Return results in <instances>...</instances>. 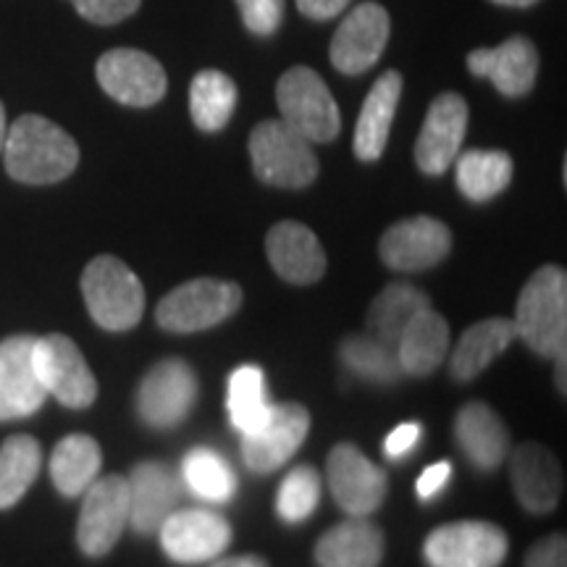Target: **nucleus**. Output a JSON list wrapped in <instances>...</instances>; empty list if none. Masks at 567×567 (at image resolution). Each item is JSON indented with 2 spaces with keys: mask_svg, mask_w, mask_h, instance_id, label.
<instances>
[{
  "mask_svg": "<svg viewBox=\"0 0 567 567\" xmlns=\"http://www.w3.org/2000/svg\"><path fill=\"white\" fill-rule=\"evenodd\" d=\"M6 172L24 184H55L74 174L80 163V147L74 137L45 116L17 118L6 132L3 151Z\"/></svg>",
  "mask_w": 567,
  "mask_h": 567,
  "instance_id": "obj_1",
  "label": "nucleus"
},
{
  "mask_svg": "<svg viewBox=\"0 0 567 567\" xmlns=\"http://www.w3.org/2000/svg\"><path fill=\"white\" fill-rule=\"evenodd\" d=\"M515 334L542 358L567 352V276L559 266H544L523 287L515 310Z\"/></svg>",
  "mask_w": 567,
  "mask_h": 567,
  "instance_id": "obj_2",
  "label": "nucleus"
},
{
  "mask_svg": "<svg viewBox=\"0 0 567 567\" xmlns=\"http://www.w3.org/2000/svg\"><path fill=\"white\" fill-rule=\"evenodd\" d=\"M82 295L92 321L105 331H130L145 313V289L137 274L113 255H97L82 274Z\"/></svg>",
  "mask_w": 567,
  "mask_h": 567,
  "instance_id": "obj_3",
  "label": "nucleus"
},
{
  "mask_svg": "<svg viewBox=\"0 0 567 567\" xmlns=\"http://www.w3.org/2000/svg\"><path fill=\"white\" fill-rule=\"evenodd\" d=\"M276 103H279L281 122L295 130L300 137L313 142L337 140L342 130V113L321 74L308 66L284 71L276 84Z\"/></svg>",
  "mask_w": 567,
  "mask_h": 567,
  "instance_id": "obj_4",
  "label": "nucleus"
},
{
  "mask_svg": "<svg viewBox=\"0 0 567 567\" xmlns=\"http://www.w3.org/2000/svg\"><path fill=\"white\" fill-rule=\"evenodd\" d=\"M243 305V287L226 279H203L184 281L174 292L163 297L155 321L161 329L174 334H195V331L213 329L231 318Z\"/></svg>",
  "mask_w": 567,
  "mask_h": 567,
  "instance_id": "obj_5",
  "label": "nucleus"
},
{
  "mask_svg": "<svg viewBox=\"0 0 567 567\" xmlns=\"http://www.w3.org/2000/svg\"><path fill=\"white\" fill-rule=\"evenodd\" d=\"M255 176L281 189L310 187L318 176V158L310 142L284 122H260L250 134Z\"/></svg>",
  "mask_w": 567,
  "mask_h": 567,
  "instance_id": "obj_6",
  "label": "nucleus"
},
{
  "mask_svg": "<svg viewBox=\"0 0 567 567\" xmlns=\"http://www.w3.org/2000/svg\"><path fill=\"white\" fill-rule=\"evenodd\" d=\"M507 549V534L494 523L457 520L425 536L423 557L431 567H499Z\"/></svg>",
  "mask_w": 567,
  "mask_h": 567,
  "instance_id": "obj_7",
  "label": "nucleus"
},
{
  "mask_svg": "<svg viewBox=\"0 0 567 567\" xmlns=\"http://www.w3.org/2000/svg\"><path fill=\"white\" fill-rule=\"evenodd\" d=\"M34 371L48 394H53L61 405L82 410L90 408L97 396L95 373L80 347L63 334L34 339Z\"/></svg>",
  "mask_w": 567,
  "mask_h": 567,
  "instance_id": "obj_8",
  "label": "nucleus"
},
{
  "mask_svg": "<svg viewBox=\"0 0 567 567\" xmlns=\"http://www.w3.org/2000/svg\"><path fill=\"white\" fill-rule=\"evenodd\" d=\"M130 526V481L124 476L95 478L84 492L76 544L87 557H105Z\"/></svg>",
  "mask_w": 567,
  "mask_h": 567,
  "instance_id": "obj_9",
  "label": "nucleus"
},
{
  "mask_svg": "<svg viewBox=\"0 0 567 567\" xmlns=\"http://www.w3.org/2000/svg\"><path fill=\"white\" fill-rule=\"evenodd\" d=\"M197 375L187 360L168 358L145 373L137 389V413L153 429H174L193 413Z\"/></svg>",
  "mask_w": 567,
  "mask_h": 567,
  "instance_id": "obj_10",
  "label": "nucleus"
},
{
  "mask_svg": "<svg viewBox=\"0 0 567 567\" xmlns=\"http://www.w3.org/2000/svg\"><path fill=\"white\" fill-rule=\"evenodd\" d=\"M331 496L347 515L368 517L386 499L389 478L354 444H337L326 460Z\"/></svg>",
  "mask_w": 567,
  "mask_h": 567,
  "instance_id": "obj_11",
  "label": "nucleus"
},
{
  "mask_svg": "<svg viewBox=\"0 0 567 567\" xmlns=\"http://www.w3.org/2000/svg\"><path fill=\"white\" fill-rule=\"evenodd\" d=\"M97 82L113 101L132 105V109H151L166 95V71L153 55L116 48L101 55L97 61Z\"/></svg>",
  "mask_w": 567,
  "mask_h": 567,
  "instance_id": "obj_12",
  "label": "nucleus"
},
{
  "mask_svg": "<svg viewBox=\"0 0 567 567\" xmlns=\"http://www.w3.org/2000/svg\"><path fill=\"white\" fill-rule=\"evenodd\" d=\"M452 231L439 218L415 216L389 226L381 237L379 252L386 268L402 274L425 271L450 255Z\"/></svg>",
  "mask_w": 567,
  "mask_h": 567,
  "instance_id": "obj_13",
  "label": "nucleus"
},
{
  "mask_svg": "<svg viewBox=\"0 0 567 567\" xmlns=\"http://www.w3.org/2000/svg\"><path fill=\"white\" fill-rule=\"evenodd\" d=\"M161 547L174 563L197 565L221 557L231 544V526L213 509H174L158 528Z\"/></svg>",
  "mask_w": 567,
  "mask_h": 567,
  "instance_id": "obj_14",
  "label": "nucleus"
},
{
  "mask_svg": "<svg viewBox=\"0 0 567 567\" xmlns=\"http://www.w3.org/2000/svg\"><path fill=\"white\" fill-rule=\"evenodd\" d=\"M310 431V413L300 402H281L268 410L266 423L243 436V460L252 473H274L300 450Z\"/></svg>",
  "mask_w": 567,
  "mask_h": 567,
  "instance_id": "obj_15",
  "label": "nucleus"
},
{
  "mask_svg": "<svg viewBox=\"0 0 567 567\" xmlns=\"http://www.w3.org/2000/svg\"><path fill=\"white\" fill-rule=\"evenodd\" d=\"M392 21L384 6L368 3L354 6L331 40V63L342 74H363L384 53Z\"/></svg>",
  "mask_w": 567,
  "mask_h": 567,
  "instance_id": "obj_16",
  "label": "nucleus"
},
{
  "mask_svg": "<svg viewBox=\"0 0 567 567\" xmlns=\"http://www.w3.org/2000/svg\"><path fill=\"white\" fill-rule=\"evenodd\" d=\"M467 132V103L457 92H444L425 113L415 142L417 168L429 176L444 174L455 163Z\"/></svg>",
  "mask_w": 567,
  "mask_h": 567,
  "instance_id": "obj_17",
  "label": "nucleus"
},
{
  "mask_svg": "<svg viewBox=\"0 0 567 567\" xmlns=\"http://www.w3.org/2000/svg\"><path fill=\"white\" fill-rule=\"evenodd\" d=\"M509 481H513L517 502L534 515L551 513L563 499V467L549 452V446L538 442L515 446V452L509 455Z\"/></svg>",
  "mask_w": 567,
  "mask_h": 567,
  "instance_id": "obj_18",
  "label": "nucleus"
},
{
  "mask_svg": "<svg viewBox=\"0 0 567 567\" xmlns=\"http://www.w3.org/2000/svg\"><path fill=\"white\" fill-rule=\"evenodd\" d=\"M34 337H9L0 342V421H19L38 413L45 386L34 371Z\"/></svg>",
  "mask_w": 567,
  "mask_h": 567,
  "instance_id": "obj_19",
  "label": "nucleus"
},
{
  "mask_svg": "<svg viewBox=\"0 0 567 567\" xmlns=\"http://www.w3.org/2000/svg\"><path fill=\"white\" fill-rule=\"evenodd\" d=\"M130 481V526L140 536L158 534L168 515L179 505L182 484L174 467L158 460L132 467Z\"/></svg>",
  "mask_w": 567,
  "mask_h": 567,
  "instance_id": "obj_20",
  "label": "nucleus"
},
{
  "mask_svg": "<svg viewBox=\"0 0 567 567\" xmlns=\"http://www.w3.org/2000/svg\"><path fill=\"white\" fill-rule=\"evenodd\" d=\"M467 71L486 76L502 95L520 97L534 90L538 76V51L528 38H509L499 48H478L467 55Z\"/></svg>",
  "mask_w": 567,
  "mask_h": 567,
  "instance_id": "obj_21",
  "label": "nucleus"
},
{
  "mask_svg": "<svg viewBox=\"0 0 567 567\" xmlns=\"http://www.w3.org/2000/svg\"><path fill=\"white\" fill-rule=\"evenodd\" d=\"M266 252L274 271L289 284H316L326 274V252L313 229L297 221L276 224L266 237Z\"/></svg>",
  "mask_w": 567,
  "mask_h": 567,
  "instance_id": "obj_22",
  "label": "nucleus"
},
{
  "mask_svg": "<svg viewBox=\"0 0 567 567\" xmlns=\"http://www.w3.org/2000/svg\"><path fill=\"white\" fill-rule=\"evenodd\" d=\"M455 436L465 457L481 471H496L513 450L505 421L486 402H467L460 408L455 417Z\"/></svg>",
  "mask_w": 567,
  "mask_h": 567,
  "instance_id": "obj_23",
  "label": "nucleus"
},
{
  "mask_svg": "<svg viewBox=\"0 0 567 567\" xmlns=\"http://www.w3.org/2000/svg\"><path fill=\"white\" fill-rule=\"evenodd\" d=\"M384 549V530L365 517H350L318 538L316 563L321 567H379Z\"/></svg>",
  "mask_w": 567,
  "mask_h": 567,
  "instance_id": "obj_24",
  "label": "nucleus"
},
{
  "mask_svg": "<svg viewBox=\"0 0 567 567\" xmlns=\"http://www.w3.org/2000/svg\"><path fill=\"white\" fill-rule=\"evenodd\" d=\"M402 97V74L400 71H384L375 80V84L368 92L363 111L358 116V126H354V155L360 161L371 163L384 155V147L389 142V130H392L396 105Z\"/></svg>",
  "mask_w": 567,
  "mask_h": 567,
  "instance_id": "obj_25",
  "label": "nucleus"
},
{
  "mask_svg": "<svg viewBox=\"0 0 567 567\" xmlns=\"http://www.w3.org/2000/svg\"><path fill=\"white\" fill-rule=\"evenodd\" d=\"M402 373L429 375L444 363L450 352V323L434 308H425L405 326L394 347Z\"/></svg>",
  "mask_w": 567,
  "mask_h": 567,
  "instance_id": "obj_26",
  "label": "nucleus"
},
{
  "mask_svg": "<svg viewBox=\"0 0 567 567\" xmlns=\"http://www.w3.org/2000/svg\"><path fill=\"white\" fill-rule=\"evenodd\" d=\"M517 339L509 318H486L465 331L452 352L450 371L457 381H471L486 371Z\"/></svg>",
  "mask_w": 567,
  "mask_h": 567,
  "instance_id": "obj_27",
  "label": "nucleus"
},
{
  "mask_svg": "<svg viewBox=\"0 0 567 567\" xmlns=\"http://www.w3.org/2000/svg\"><path fill=\"white\" fill-rule=\"evenodd\" d=\"M425 308H431V302L423 289L413 284H389L368 308V334L394 350L405 326Z\"/></svg>",
  "mask_w": 567,
  "mask_h": 567,
  "instance_id": "obj_28",
  "label": "nucleus"
},
{
  "mask_svg": "<svg viewBox=\"0 0 567 567\" xmlns=\"http://www.w3.org/2000/svg\"><path fill=\"white\" fill-rule=\"evenodd\" d=\"M101 446L87 434H71L55 444L51 455V478L63 496H80L95 484L101 473Z\"/></svg>",
  "mask_w": 567,
  "mask_h": 567,
  "instance_id": "obj_29",
  "label": "nucleus"
},
{
  "mask_svg": "<svg viewBox=\"0 0 567 567\" xmlns=\"http://www.w3.org/2000/svg\"><path fill=\"white\" fill-rule=\"evenodd\" d=\"M455 161L460 193L473 203L494 200L513 182V158L505 151H467Z\"/></svg>",
  "mask_w": 567,
  "mask_h": 567,
  "instance_id": "obj_30",
  "label": "nucleus"
},
{
  "mask_svg": "<svg viewBox=\"0 0 567 567\" xmlns=\"http://www.w3.org/2000/svg\"><path fill=\"white\" fill-rule=\"evenodd\" d=\"M237 109V84L218 69H205L189 87L193 122L203 132H221Z\"/></svg>",
  "mask_w": 567,
  "mask_h": 567,
  "instance_id": "obj_31",
  "label": "nucleus"
},
{
  "mask_svg": "<svg viewBox=\"0 0 567 567\" xmlns=\"http://www.w3.org/2000/svg\"><path fill=\"white\" fill-rule=\"evenodd\" d=\"M42 465L38 439L17 434L0 446V509L17 505L27 488L34 484Z\"/></svg>",
  "mask_w": 567,
  "mask_h": 567,
  "instance_id": "obj_32",
  "label": "nucleus"
},
{
  "mask_svg": "<svg viewBox=\"0 0 567 567\" xmlns=\"http://www.w3.org/2000/svg\"><path fill=\"white\" fill-rule=\"evenodd\" d=\"M226 405H229L231 425L239 434L247 436L258 431L266 423L268 410H271L266 394V373L258 365L237 368L229 379Z\"/></svg>",
  "mask_w": 567,
  "mask_h": 567,
  "instance_id": "obj_33",
  "label": "nucleus"
},
{
  "mask_svg": "<svg viewBox=\"0 0 567 567\" xmlns=\"http://www.w3.org/2000/svg\"><path fill=\"white\" fill-rule=\"evenodd\" d=\"M182 481L193 488V494L208 502H226L237 492V476L231 465L208 446H195L184 455Z\"/></svg>",
  "mask_w": 567,
  "mask_h": 567,
  "instance_id": "obj_34",
  "label": "nucleus"
},
{
  "mask_svg": "<svg viewBox=\"0 0 567 567\" xmlns=\"http://www.w3.org/2000/svg\"><path fill=\"white\" fill-rule=\"evenodd\" d=\"M339 354H342V363L352 373H358L360 379L375 381V384H394L402 375V368L396 363V352L371 334L347 337L342 347H339Z\"/></svg>",
  "mask_w": 567,
  "mask_h": 567,
  "instance_id": "obj_35",
  "label": "nucleus"
},
{
  "mask_svg": "<svg viewBox=\"0 0 567 567\" xmlns=\"http://www.w3.org/2000/svg\"><path fill=\"white\" fill-rule=\"evenodd\" d=\"M318 502H321V473L305 463L284 476L276 496V513L284 523H302L316 513Z\"/></svg>",
  "mask_w": 567,
  "mask_h": 567,
  "instance_id": "obj_36",
  "label": "nucleus"
},
{
  "mask_svg": "<svg viewBox=\"0 0 567 567\" xmlns=\"http://www.w3.org/2000/svg\"><path fill=\"white\" fill-rule=\"evenodd\" d=\"M245 27L260 38H271L284 21V0H237Z\"/></svg>",
  "mask_w": 567,
  "mask_h": 567,
  "instance_id": "obj_37",
  "label": "nucleus"
},
{
  "mask_svg": "<svg viewBox=\"0 0 567 567\" xmlns=\"http://www.w3.org/2000/svg\"><path fill=\"white\" fill-rule=\"evenodd\" d=\"M92 24H118L140 9L142 0H69Z\"/></svg>",
  "mask_w": 567,
  "mask_h": 567,
  "instance_id": "obj_38",
  "label": "nucleus"
},
{
  "mask_svg": "<svg viewBox=\"0 0 567 567\" xmlns=\"http://www.w3.org/2000/svg\"><path fill=\"white\" fill-rule=\"evenodd\" d=\"M526 567H567L565 534H551L536 542L526 555Z\"/></svg>",
  "mask_w": 567,
  "mask_h": 567,
  "instance_id": "obj_39",
  "label": "nucleus"
},
{
  "mask_svg": "<svg viewBox=\"0 0 567 567\" xmlns=\"http://www.w3.org/2000/svg\"><path fill=\"white\" fill-rule=\"evenodd\" d=\"M421 423H400L384 442V455L389 460H402L421 442Z\"/></svg>",
  "mask_w": 567,
  "mask_h": 567,
  "instance_id": "obj_40",
  "label": "nucleus"
},
{
  "mask_svg": "<svg viewBox=\"0 0 567 567\" xmlns=\"http://www.w3.org/2000/svg\"><path fill=\"white\" fill-rule=\"evenodd\" d=\"M452 478V465L446 463V460H442V463L425 467V471L421 473V478H417V496L421 499H434V496L442 492V488L446 486V481Z\"/></svg>",
  "mask_w": 567,
  "mask_h": 567,
  "instance_id": "obj_41",
  "label": "nucleus"
},
{
  "mask_svg": "<svg viewBox=\"0 0 567 567\" xmlns=\"http://www.w3.org/2000/svg\"><path fill=\"white\" fill-rule=\"evenodd\" d=\"M350 0H297V9H300L302 17L313 21H329L342 13Z\"/></svg>",
  "mask_w": 567,
  "mask_h": 567,
  "instance_id": "obj_42",
  "label": "nucleus"
},
{
  "mask_svg": "<svg viewBox=\"0 0 567 567\" xmlns=\"http://www.w3.org/2000/svg\"><path fill=\"white\" fill-rule=\"evenodd\" d=\"M210 567H268V563L255 555H243V557H218Z\"/></svg>",
  "mask_w": 567,
  "mask_h": 567,
  "instance_id": "obj_43",
  "label": "nucleus"
},
{
  "mask_svg": "<svg viewBox=\"0 0 567 567\" xmlns=\"http://www.w3.org/2000/svg\"><path fill=\"white\" fill-rule=\"evenodd\" d=\"M555 363H557V368H555V381H557V389H559V394H565V392H567V386H565V368H567V354H565V358H557Z\"/></svg>",
  "mask_w": 567,
  "mask_h": 567,
  "instance_id": "obj_44",
  "label": "nucleus"
},
{
  "mask_svg": "<svg viewBox=\"0 0 567 567\" xmlns=\"http://www.w3.org/2000/svg\"><path fill=\"white\" fill-rule=\"evenodd\" d=\"M496 6H509V9H528V6H536L538 0H492Z\"/></svg>",
  "mask_w": 567,
  "mask_h": 567,
  "instance_id": "obj_45",
  "label": "nucleus"
},
{
  "mask_svg": "<svg viewBox=\"0 0 567 567\" xmlns=\"http://www.w3.org/2000/svg\"><path fill=\"white\" fill-rule=\"evenodd\" d=\"M6 132H9V126H6V109H3V103H0V151H3Z\"/></svg>",
  "mask_w": 567,
  "mask_h": 567,
  "instance_id": "obj_46",
  "label": "nucleus"
}]
</instances>
